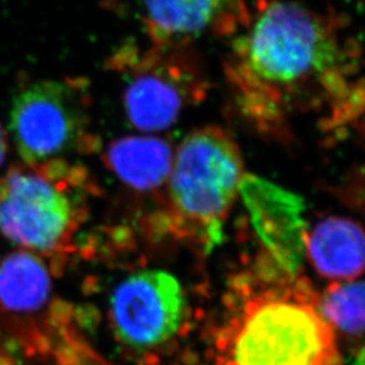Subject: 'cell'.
Wrapping results in <instances>:
<instances>
[{"label": "cell", "mask_w": 365, "mask_h": 365, "mask_svg": "<svg viewBox=\"0 0 365 365\" xmlns=\"http://www.w3.org/2000/svg\"><path fill=\"white\" fill-rule=\"evenodd\" d=\"M225 78L237 108L260 130L319 113L344 128L363 114L361 46L344 16L294 0H260L235 33Z\"/></svg>", "instance_id": "1"}, {"label": "cell", "mask_w": 365, "mask_h": 365, "mask_svg": "<svg viewBox=\"0 0 365 365\" xmlns=\"http://www.w3.org/2000/svg\"><path fill=\"white\" fill-rule=\"evenodd\" d=\"M218 365H336L333 327L302 287L250 297L218 339Z\"/></svg>", "instance_id": "2"}, {"label": "cell", "mask_w": 365, "mask_h": 365, "mask_svg": "<svg viewBox=\"0 0 365 365\" xmlns=\"http://www.w3.org/2000/svg\"><path fill=\"white\" fill-rule=\"evenodd\" d=\"M84 172L61 158L14 165L0 176V233L56 269L84 221Z\"/></svg>", "instance_id": "3"}, {"label": "cell", "mask_w": 365, "mask_h": 365, "mask_svg": "<svg viewBox=\"0 0 365 365\" xmlns=\"http://www.w3.org/2000/svg\"><path fill=\"white\" fill-rule=\"evenodd\" d=\"M168 179L176 221L211 242L218 240L244 180V160L233 135L220 126L190 133L173 152Z\"/></svg>", "instance_id": "4"}, {"label": "cell", "mask_w": 365, "mask_h": 365, "mask_svg": "<svg viewBox=\"0 0 365 365\" xmlns=\"http://www.w3.org/2000/svg\"><path fill=\"white\" fill-rule=\"evenodd\" d=\"M110 66L123 83V106L131 125L141 131L170 128L182 111L207 93L209 80L188 45H125Z\"/></svg>", "instance_id": "5"}, {"label": "cell", "mask_w": 365, "mask_h": 365, "mask_svg": "<svg viewBox=\"0 0 365 365\" xmlns=\"http://www.w3.org/2000/svg\"><path fill=\"white\" fill-rule=\"evenodd\" d=\"M90 96L81 78L41 80L14 96L10 135L25 164L61 158L91 145Z\"/></svg>", "instance_id": "6"}, {"label": "cell", "mask_w": 365, "mask_h": 365, "mask_svg": "<svg viewBox=\"0 0 365 365\" xmlns=\"http://www.w3.org/2000/svg\"><path fill=\"white\" fill-rule=\"evenodd\" d=\"M110 313L122 342L135 349L155 348L172 339L182 325L184 292L175 276L148 269L131 274L115 288Z\"/></svg>", "instance_id": "7"}, {"label": "cell", "mask_w": 365, "mask_h": 365, "mask_svg": "<svg viewBox=\"0 0 365 365\" xmlns=\"http://www.w3.org/2000/svg\"><path fill=\"white\" fill-rule=\"evenodd\" d=\"M52 309L51 269L25 249L0 261V324L29 357H46L45 325Z\"/></svg>", "instance_id": "8"}, {"label": "cell", "mask_w": 365, "mask_h": 365, "mask_svg": "<svg viewBox=\"0 0 365 365\" xmlns=\"http://www.w3.org/2000/svg\"><path fill=\"white\" fill-rule=\"evenodd\" d=\"M155 45H190L202 36H229L248 21L244 0H133Z\"/></svg>", "instance_id": "9"}, {"label": "cell", "mask_w": 365, "mask_h": 365, "mask_svg": "<svg viewBox=\"0 0 365 365\" xmlns=\"http://www.w3.org/2000/svg\"><path fill=\"white\" fill-rule=\"evenodd\" d=\"M314 268L327 279L353 280L364 269V235L359 223L331 217L317 225L309 241Z\"/></svg>", "instance_id": "10"}, {"label": "cell", "mask_w": 365, "mask_h": 365, "mask_svg": "<svg viewBox=\"0 0 365 365\" xmlns=\"http://www.w3.org/2000/svg\"><path fill=\"white\" fill-rule=\"evenodd\" d=\"M170 145L157 137L130 135L114 141L106 153L107 165L122 182L137 190H153L170 176Z\"/></svg>", "instance_id": "11"}, {"label": "cell", "mask_w": 365, "mask_h": 365, "mask_svg": "<svg viewBox=\"0 0 365 365\" xmlns=\"http://www.w3.org/2000/svg\"><path fill=\"white\" fill-rule=\"evenodd\" d=\"M319 307L330 325L352 336L363 333L364 284L361 282L348 280L330 286Z\"/></svg>", "instance_id": "12"}, {"label": "cell", "mask_w": 365, "mask_h": 365, "mask_svg": "<svg viewBox=\"0 0 365 365\" xmlns=\"http://www.w3.org/2000/svg\"><path fill=\"white\" fill-rule=\"evenodd\" d=\"M6 155H7V140H6V134L0 126V167L6 160Z\"/></svg>", "instance_id": "13"}, {"label": "cell", "mask_w": 365, "mask_h": 365, "mask_svg": "<svg viewBox=\"0 0 365 365\" xmlns=\"http://www.w3.org/2000/svg\"><path fill=\"white\" fill-rule=\"evenodd\" d=\"M0 365H15L13 359L0 348Z\"/></svg>", "instance_id": "14"}]
</instances>
